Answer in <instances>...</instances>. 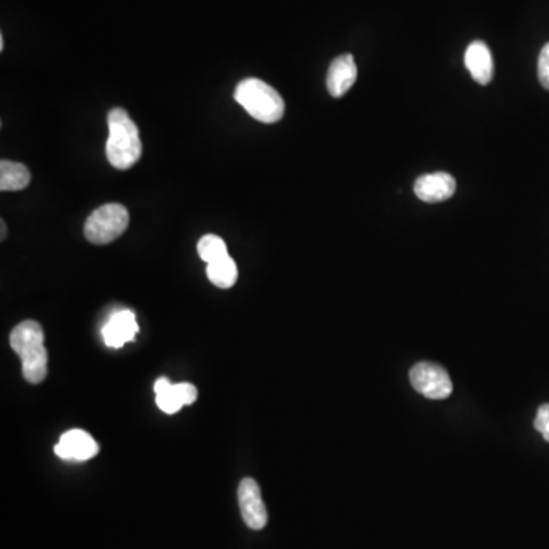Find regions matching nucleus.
Listing matches in <instances>:
<instances>
[{
  "label": "nucleus",
  "mask_w": 549,
  "mask_h": 549,
  "mask_svg": "<svg viewBox=\"0 0 549 549\" xmlns=\"http://www.w3.org/2000/svg\"><path fill=\"white\" fill-rule=\"evenodd\" d=\"M10 345L20 357L25 381L31 385L42 383L48 375V351L42 325L37 321L19 324L11 332Z\"/></svg>",
  "instance_id": "f257e3e1"
},
{
  "label": "nucleus",
  "mask_w": 549,
  "mask_h": 549,
  "mask_svg": "<svg viewBox=\"0 0 549 549\" xmlns=\"http://www.w3.org/2000/svg\"><path fill=\"white\" fill-rule=\"evenodd\" d=\"M109 139L106 154L111 167L118 169L132 168L143 156V143L139 128L124 109H111L109 117Z\"/></svg>",
  "instance_id": "f03ea898"
},
{
  "label": "nucleus",
  "mask_w": 549,
  "mask_h": 549,
  "mask_svg": "<svg viewBox=\"0 0 549 549\" xmlns=\"http://www.w3.org/2000/svg\"><path fill=\"white\" fill-rule=\"evenodd\" d=\"M234 98L257 121L274 124L284 117L285 104L283 96L261 79H243L237 86Z\"/></svg>",
  "instance_id": "7ed1b4c3"
},
{
  "label": "nucleus",
  "mask_w": 549,
  "mask_h": 549,
  "mask_svg": "<svg viewBox=\"0 0 549 549\" xmlns=\"http://www.w3.org/2000/svg\"><path fill=\"white\" fill-rule=\"evenodd\" d=\"M130 214L126 206L107 203L95 209L86 220L85 235L90 243L109 244L126 233Z\"/></svg>",
  "instance_id": "20e7f679"
},
{
  "label": "nucleus",
  "mask_w": 549,
  "mask_h": 549,
  "mask_svg": "<svg viewBox=\"0 0 549 549\" xmlns=\"http://www.w3.org/2000/svg\"><path fill=\"white\" fill-rule=\"evenodd\" d=\"M409 381L415 391L430 400H446L454 391V383L443 366L432 362H420L409 371Z\"/></svg>",
  "instance_id": "39448f33"
},
{
  "label": "nucleus",
  "mask_w": 549,
  "mask_h": 549,
  "mask_svg": "<svg viewBox=\"0 0 549 549\" xmlns=\"http://www.w3.org/2000/svg\"><path fill=\"white\" fill-rule=\"evenodd\" d=\"M238 504L242 516L250 529H263L267 523V510L261 491L252 478H244L238 487Z\"/></svg>",
  "instance_id": "423d86ee"
},
{
  "label": "nucleus",
  "mask_w": 549,
  "mask_h": 549,
  "mask_svg": "<svg viewBox=\"0 0 549 549\" xmlns=\"http://www.w3.org/2000/svg\"><path fill=\"white\" fill-rule=\"evenodd\" d=\"M53 452L61 460L87 461L98 455L100 447L89 433L74 429L61 435L59 444L53 447Z\"/></svg>",
  "instance_id": "0eeeda50"
},
{
  "label": "nucleus",
  "mask_w": 549,
  "mask_h": 549,
  "mask_svg": "<svg viewBox=\"0 0 549 549\" xmlns=\"http://www.w3.org/2000/svg\"><path fill=\"white\" fill-rule=\"evenodd\" d=\"M456 191V180L454 176L444 171L422 175L415 180L414 193L420 201L426 203H439V201H449Z\"/></svg>",
  "instance_id": "6e6552de"
},
{
  "label": "nucleus",
  "mask_w": 549,
  "mask_h": 549,
  "mask_svg": "<svg viewBox=\"0 0 549 549\" xmlns=\"http://www.w3.org/2000/svg\"><path fill=\"white\" fill-rule=\"evenodd\" d=\"M357 79V66L351 53H343L330 64L327 89L333 98H342Z\"/></svg>",
  "instance_id": "1a4fd4ad"
},
{
  "label": "nucleus",
  "mask_w": 549,
  "mask_h": 549,
  "mask_svg": "<svg viewBox=\"0 0 549 549\" xmlns=\"http://www.w3.org/2000/svg\"><path fill=\"white\" fill-rule=\"evenodd\" d=\"M139 332L136 317L130 310L111 315L109 323L102 327V338L107 347L111 348H121L124 343L130 342Z\"/></svg>",
  "instance_id": "9d476101"
},
{
  "label": "nucleus",
  "mask_w": 549,
  "mask_h": 549,
  "mask_svg": "<svg viewBox=\"0 0 549 549\" xmlns=\"http://www.w3.org/2000/svg\"><path fill=\"white\" fill-rule=\"evenodd\" d=\"M464 63L476 83L487 86L493 79L495 63H493L490 49L486 43L480 40L471 43L465 51Z\"/></svg>",
  "instance_id": "9b49d317"
},
{
  "label": "nucleus",
  "mask_w": 549,
  "mask_h": 549,
  "mask_svg": "<svg viewBox=\"0 0 549 549\" xmlns=\"http://www.w3.org/2000/svg\"><path fill=\"white\" fill-rule=\"evenodd\" d=\"M31 182V173L25 165L12 160L0 162V190L20 191L25 190Z\"/></svg>",
  "instance_id": "f8f14e48"
},
{
  "label": "nucleus",
  "mask_w": 549,
  "mask_h": 549,
  "mask_svg": "<svg viewBox=\"0 0 549 549\" xmlns=\"http://www.w3.org/2000/svg\"><path fill=\"white\" fill-rule=\"evenodd\" d=\"M206 274L212 284L218 289H231L238 278V269L235 261L229 255L225 258L208 265Z\"/></svg>",
  "instance_id": "ddd939ff"
},
{
  "label": "nucleus",
  "mask_w": 549,
  "mask_h": 549,
  "mask_svg": "<svg viewBox=\"0 0 549 549\" xmlns=\"http://www.w3.org/2000/svg\"><path fill=\"white\" fill-rule=\"evenodd\" d=\"M154 392H156V403H158L159 409L165 414H176L180 411V407L184 406L176 391V386L171 385L167 377H160L154 383Z\"/></svg>",
  "instance_id": "4468645a"
},
{
  "label": "nucleus",
  "mask_w": 549,
  "mask_h": 549,
  "mask_svg": "<svg viewBox=\"0 0 549 549\" xmlns=\"http://www.w3.org/2000/svg\"><path fill=\"white\" fill-rule=\"evenodd\" d=\"M197 250H199L201 258L206 261L208 265L227 257L226 243L223 242L222 238L212 235V234H208L205 237L201 238V242L197 244Z\"/></svg>",
  "instance_id": "2eb2a0df"
},
{
  "label": "nucleus",
  "mask_w": 549,
  "mask_h": 549,
  "mask_svg": "<svg viewBox=\"0 0 549 549\" xmlns=\"http://www.w3.org/2000/svg\"><path fill=\"white\" fill-rule=\"evenodd\" d=\"M537 72H539L540 85L549 90V42L545 45L540 53Z\"/></svg>",
  "instance_id": "dca6fc26"
},
{
  "label": "nucleus",
  "mask_w": 549,
  "mask_h": 549,
  "mask_svg": "<svg viewBox=\"0 0 549 549\" xmlns=\"http://www.w3.org/2000/svg\"><path fill=\"white\" fill-rule=\"evenodd\" d=\"M534 428L539 430L545 441L549 443V403H545L537 411V417L534 420Z\"/></svg>",
  "instance_id": "f3484780"
},
{
  "label": "nucleus",
  "mask_w": 549,
  "mask_h": 549,
  "mask_svg": "<svg viewBox=\"0 0 549 549\" xmlns=\"http://www.w3.org/2000/svg\"><path fill=\"white\" fill-rule=\"evenodd\" d=\"M175 386L176 391H177V396H179L180 402H182L184 406H185V405H193V403L196 402V386L191 385V383H179V385Z\"/></svg>",
  "instance_id": "a211bd4d"
},
{
  "label": "nucleus",
  "mask_w": 549,
  "mask_h": 549,
  "mask_svg": "<svg viewBox=\"0 0 549 549\" xmlns=\"http://www.w3.org/2000/svg\"><path fill=\"white\" fill-rule=\"evenodd\" d=\"M0 225H2V240H4V238H5V234H6L5 222L2 220V222H0Z\"/></svg>",
  "instance_id": "6ab92c4d"
},
{
  "label": "nucleus",
  "mask_w": 549,
  "mask_h": 549,
  "mask_svg": "<svg viewBox=\"0 0 549 549\" xmlns=\"http://www.w3.org/2000/svg\"><path fill=\"white\" fill-rule=\"evenodd\" d=\"M0 51H4V36H0Z\"/></svg>",
  "instance_id": "aec40b11"
}]
</instances>
